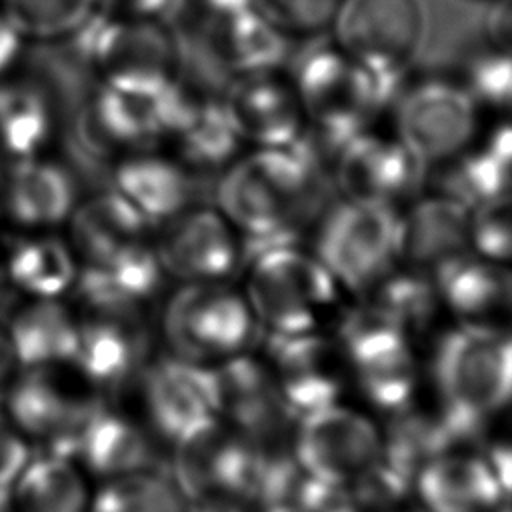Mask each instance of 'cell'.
Returning <instances> with one entry per match:
<instances>
[{"instance_id": "6da1fadb", "label": "cell", "mask_w": 512, "mask_h": 512, "mask_svg": "<svg viewBox=\"0 0 512 512\" xmlns=\"http://www.w3.org/2000/svg\"><path fill=\"white\" fill-rule=\"evenodd\" d=\"M324 178L294 148H244L216 178L214 206L248 248L294 234L318 200Z\"/></svg>"}, {"instance_id": "7a4b0ae2", "label": "cell", "mask_w": 512, "mask_h": 512, "mask_svg": "<svg viewBox=\"0 0 512 512\" xmlns=\"http://www.w3.org/2000/svg\"><path fill=\"white\" fill-rule=\"evenodd\" d=\"M64 226L80 264L78 280L136 302L156 292L164 272L154 226L112 188L78 200Z\"/></svg>"}, {"instance_id": "3957f363", "label": "cell", "mask_w": 512, "mask_h": 512, "mask_svg": "<svg viewBox=\"0 0 512 512\" xmlns=\"http://www.w3.org/2000/svg\"><path fill=\"white\" fill-rule=\"evenodd\" d=\"M242 272V292L268 334L316 330L342 292L316 252L296 240L250 246Z\"/></svg>"}, {"instance_id": "277c9868", "label": "cell", "mask_w": 512, "mask_h": 512, "mask_svg": "<svg viewBox=\"0 0 512 512\" xmlns=\"http://www.w3.org/2000/svg\"><path fill=\"white\" fill-rule=\"evenodd\" d=\"M306 130L334 148L376 124L392 90L332 42L308 48L290 72Z\"/></svg>"}, {"instance_id": "5b68a950", "label": "cell", "mask_w": 512, "mask_h": 512, "mask_svg": "<svg viewBox=\"0 0 512 512\" xmlns=\"http://www.w3.org/2000/svg\"><path fill=\"white\" fill-rule=\"evenodd\" d=\"M76 36L96 84L162 94L182 82L184 52L172 22L94 16Z\"/></svg>"}, {"instance_id": "8992f818", "label": "cell", "mask_w": 512, "mask_h": 512, "mask_svg": "<svg viewBox=\"0 0 512 512\" xmlns=\"http://www.w3.org/2000/svg\"><path fill=\"white\" fill-rule=\"evenodd\" d=\"M94 388L74 364L26 368L2 392V408L32 450L74 458L84 428L102 408Z\"/></svg>"}, {"instance_id": "52a82bcc", "label": "cell", "mask_w": 512, "mask_h": 512, "mask_svg": "<svg viewBox=\"0 0 512 512\" xmlns=\"http://www.w3.org/2000/svg\"><path fill=\"white\" fill-rule=\"evenodd\" d=\"M428 32L422 0H340L330 42L394 90L420 56Z\"/></svg>"}, {"instance_id": "ba28073f", "label": "cell", "mask_w": 512, "mask_h": 512, "mask_svg": "<svg viewBox=\"0 0 512 512\" xmlns=\"http://www.w3.org/2000/svg\"><path fill=\"white\" fill-rule=\"evenodd\" d=\"M312 250L342 290L366 294L400 264V210L338 200L322 218Z\"/></svg>"}, {"instance_id": "9c48e42d", "label": "cell", "mask_w": 512, "mask_h": 512, "mask_svg": "<svg viewBox=\"0 0 512 512\" xmlns=\"http://www.w3.org/2000/svg\"><path fill=\"white\" fill-rule=\"evenodd\" d=\"M434 380L444 408L490 416L510 398V338L494 324L462 322L434 354Z\"/></svg>"}, {"instance_id": "30bf717a", "label": "cell", "mask_w": 512, "mask_h": 512, "mask_svg": "<svg viewBox=\"0 0 512 512\" xmlns=\"http://www.w3.org/2000/svg\"><path fill=\"white\" fill-rule=\"evenodd\" d=\"M480 128L482 112L458 78H422L394 106L392 130L424 168L452 158Z\"/></svg>"}, {"instance_id": "8fae6325", "label": "cell", "mask_w": 512, "mask_h": 512, "mask_svg": "<svg viewBox=\"0 0 512 512\" xmlns=\"http://www.w3.org/2000/svg\"><path fill=\"white\" fill-rule=\"evenodd\" d=\"M256 324L244 292L228 282L180 284L164 312L168 340L192 362L236 354Z\"/></svg>"}, {"instance_id": "7c38bea8", "label": "cell", "mask_w": 512, "mask_h": 512, "mask_svg": "<svg viewBox=\"0 0 512 512\" xmlns=\"http://www.w3.org/2000/svg\"><path fill=\"white\" fill-rule=\"evenodd\" d=\"M330 178L342 200L400 210L424 188L426 168L392 128L372 124L340 144Z\"/></svg>"}, {"instance_id": "4fadbf2b", "label": "cell", "mask_w": 512, "mask_h": 512, "mask_svg": "<svg viewBox=\"0 0 512 512\" xmlns=\"http://www.w3.org/2000/svg\"><path fill=\"white\" fill-rule=\"evenodd\" d=\"M154 250L164 276L180 284L228 282L242 270L248 244L214 204H190L154 228Z\"/></svg>"}, {"instance_id": "5bb4252c", "label": "cell", "mask_w": 512, "mask_h": 512, "mask_svg": "<svg viewBox=\"0 0 512 512\" xmlns=\"http://www.w3.org/2000/svg\"><path fill=\"white\" fill-rule=\"evenodd\" d=\"M158 148L192 180L218 178L244 150L222 96L188 90L182 82L168 94Z\"/></svg>"}, {"instance_id": "9a60e30c", "label": "cell", "mask_w": 512, "mask_h": 512, "mask_svg": "<svg viewBox=\"0 0 512 512\" xmlns=\"http://www.w3.org/2000/svg\"><path fill=\"white\" fill-rule=\"evenodd\" d=\"M174 88L162 94H136L94 84L76 114L78 144L92 158L110 164L158 148L166 100Z\"/></svg>"}, {"instance_id": "2e32d148", "label": "cell", "mask_w": 512, "mask_h": 512, "mask_svg": "<svg viewBox=\"0 0 512 512\" xmlns=\"http://www.w3.org/2000/svg\"><path fill=\"white\" fill-rule=\"evenodd\" d=\"M380 454V436L362 414L330 404L302 418L296 460L310 478L338 486L350 484L378 462Z\"/></svg>"}, {"instance_id": "e0dca14e", "label": "cell", "mask_w": 512, "mask_h": 512, "mask_svg": "<svg viewBox=\"0 0 512 512\" xmlns=\"http://www.w3.org/2000/svg\"><path fill=\"white\" fill-rule=\"evenodd\" d=\"M222 102L244 148H292L304 134L302 106L282 68L230 80Z\"/></svg>"}, {"instance_id": "ac0fdd59", "label": "cell", "mask_w": 512, "mask_h": 512, "mask_svg": "<svg viewBox=\"0 0 512 512\" xmlns=\"http://www.w3.org/2000/svg\"><path fill=\"white\" fill-rule=\"evenodd\" d=\"M512 186V130L498 118L452 158L426 168L424 188L436 190L462 206L476 208L484 202L510 198Z\"/></svg>"}, {"instance_id": "d6986e66", "label": "cell", "mask_w": 512, "mask_h": 512, "mask_svg": "<svg viewBox=\"0 0 512 512\" xmlns=\"http://www.w3.org/2000/svg\"><path fill=\"white\" fill-rule=\"evenodd\" d=\"M144 404L156 430L176 442L218 412L214 372L192 360L156 362L144 378Z\"/></svg>"}, {"instance_id": "ffe728a7", "label": "cell", "mask_w": 512, "mask_h": 512, "mask_svg": "<svg viewBox=\"0 0 512 512\" xmlns=\"http://www.w3.org/2000/svg\"><path fill=\"white\" fill-rule=\"evenodd\" d=\"M468 216L460 202L422 188L400 208V260L432 274L468 250Z\"/></svg>"}, {"instance_id": "44dd1931", "label": "cell", "mask_w": 512, "mask_h": 512, "mask_svg": "<svg viewBox=\"0 0 512 512\" xmlns=\"http://www.w3.org/2000/svg\"><path fill=\"white\" fill-rule=\"evenodd\" d=\"M0 188L10 220L30 232L66 224L78 202L72 174L42 154L18 158Z\"/></svg>"}, {"instance_id": "7402d4cb", "label": "cell", "mask_w": 512, "mask_h": 512, "mask_svg": "<svg viewBox=\"0 0 512 512\" xmlns=\"http://www.w3.org/2000/svg\"><path fill=\"white\" fill-rule=\"evenodd\" d=\"M196 38L228 82L280 70L288 46V40L256 8L218 20Z\"/></svg>"}, {"instance_id": "603a6c76", "label": "cell", "mask_w": 512, "mask_h": 512, "mask_svg": "<svg viewBox=\"0 0 512 512\" xmlns=\"http://www.w3.org/2000/svg\"><path fill=\"white\" fill-rule=\"evenodd\" d=\"M192 178L160 148L112 164V190L154 228L192 204Z\"/></svg>"}, {"instance_id": "cb8c5ba5", "label": "cell", "mask_w": 512, "mask_h": 512, "mask_svg": "<svg viewBox=\"0 0 512 512\" xmlns=\"http://www.w3.org/2000/svg\"><path fill=\"white\" fill-rule=\"evenodd\" d=\"M20 370L72 364L78 346V316L62 300L26 298L4 322Z\"/></svg>"}, {"instance_id": "d4e9b609", "label": "cell", "mask_w": 512, "mask_h": 512, "mask_svg": "<svg viewBox=\"0 0 512 512\" xmlns=\"http://www.w3.org/2000/svg\"><path fill=\"white\" fill-rule=\"evenodd\" d=\"M438 302L464 322L492 324L490 318L510 306L512 280L508 264L492 262L470 250L440 264L432 274Z\"/></svg>"}, {"instance_id": "484cf974", "label": "cell", "mask_w": 512, "mask_h": 512, "mask_svg": "<svg viewBox=\"0 0 512 512\" xmlns=\"http://www.w3.org/2000/svg\"><path fill=\"white\" fill-rule=\"evenodd\" d=\"M2 264L16 294L38 300H62L80 274L68 238L56 230H34L16 238Z\"/></svg>"}, {"instance_id": "4316f807", "label": "cell", "mask_w": 512, "mask_h": 512, "mask_svg": "<svg viewBox=\"0 0 512 512\" xmlns=\"http://www.w3.org/2000/svg\"><path fill=\"white\" fill-rule=\"evenodd\" d=\"M416 488L430 512H490L508 490L488 460L436 456L416 474Z\"/></svg>"}, {"instance_id": "83f0119b", "label": "cell", "mask_w": 512, "mask_h": 512, "mask_svg": "<svg viewBox=\"0 0 512 512\" xmlns=\"http://www.w3.org/2000/svg\"><path fill=\"white\" fill-rule=\"evenodd\" d=\"M14 512H86L88 488L76 458L36 450L8 488Z\"/></svg>"}, {"instance_id": "f1b7e54d", "label": "cell", "mask_w": 512, "mask_h": 512, "mask_svg": "<svg viewBox=\"0 0 512 512\" xmlns=\"http://www.w3.org/2000/svg\"><path fill=\"white\" fill-rule=\"evenodd\" d=\"M74 458L92 474L114 478L146 470L152 460V446L144 430L102 406L84 428Z\"/></svg>"}, {"instance_id": "f546056e", "label": "cell", "mask_w": 512, "mask_h": 512, "mask_svg": "<svg viewBox=\"0 0 512 512\" xmlns=\"http://www.w3.org/2000/svg\"><path fill=\"white\" fill-rule=\"evenodd\" d=\"M54 106L32 84H0V150L18 158L42 154L54 134Z\"/></svg>"}, {"instance_id": "4dcf8cb0", "label": "cell", "mask_w": 512, "mask_h": 512, "mask_svg": "<svg viewBox=\"0 0 512 512\" xmlns=\"http://www.w3.org/2000/svg\"><path fill=\"white\" fill-rule=\"evenodd\" d=\"M86 512H184L182 492L158 472L136 470L108 478L88 500Z\"/></svg>"}, {"instance_id": "1f68e13d", "label": "cell", "mask_w": 512, "mask_h": 512, "mask_svg": "<svg viewBox=\"0 0 512 512\" xmlns=\"http://www.w3.org/2000/svg\"><path fill=\"white\" fill-rule=\"evenodd\" d=\"M362 296L400 322L404 330L426 324L440 304L432 276L404 262L396 264Z\"/></svg>"}, {"instance_id": "d6a6232c", "label": "cell", "mask_w": 512, "mask_h": 512, "mask_svg": "<svg viewBox=\"0 0 512 512\" xmlns=\"http://www.w3.org/2000/svg\"><path fill=\"white\" fill-rule=\"evenodd\" d=\"M2 14L24 40L76 36L96 14V0H0Z\"/></svg>"}, {"instance_id": "836d02e7", "label": "cell", "mask_w": 512, "mask_h": 512, "mask_svg": "<svg viewBox=\"0 0 512 512\" xmlns=\"http://www.w3.org/2000/svg\"><path fill=\"white\" fill-rule=\"evenodd\" d=\"M480 112L506 114L512 102V58L510 52L484 46L472 54L458 78Z\"/></svg>"}, {"instance_id": "e575fe53", "label": "cell", "mask_w": 512, "mask_h": 512, "mask_svg": "<svg viewBox=\"0 0 512 512\" xmlns=\"http://www.w3.org/2000/svg\"><path fill=\"white\" fill-rule=\"evenodd\" d=\"M340 0H256V10L286 40L316 38L330 30Z\"/></svg>"}, {"instance_id": "d590c367", "label": "cell", "mask_w": 512, "mask_h": 512, "mask_svg": "<svg viewBox=\"0 0 512 512\" xmlns=\"http://www.w3.org/2000/svg\"><path fill=\"white\" fill-rule=\"evenodd\" d=\"M468 250L492 262L508 264L512 254V202L500 198L470 208Z\"/></svg>"}, {"instance_id": "8d00e7d4", "label": "cell", "mask_w": 512, "mask_h": 512, "mask_svg": "<svg viewBox=\"0 0 512 512\" xmlns=\"http://www.w3.org/2000/svg\"><path fill=\"white\" fill-rule=\"evenodd\" d=\"M250 8H256V0H178L174 18L194 34H200L214 22Z\"/></svg>"}, {"instance_id": "74e56055", "label": "cell", "mask_w": 512, "mask_h": 512, "mask_svg": "<svg viewBox=\"0 0 512 512\" xmlns=\"http://www.w3.org/2000/svg\"><path fill=\"white\" fill-rule=\"evenodd\" d=\"M32 452V446L18 432L0 404V488H10Z\"/></svg>"}, {"instance_id": "f35d334b", "label": "cell", "mask_w": 512, "mask_h": 512, "mask_svg": "<svg viewBox=\"0 0 512 512\" xmlns=\"http://www.w3.org/2000/svg\"><path fill=\"white\" fill-rule=\"evenodd\" d=\"M178 0H96V14L112 20L172 22Z\"/></svg>"}, {"instance_id": "ab89813d", "label": "cell", "mask_w": 512, "mask_h": 512, "mask_svg": "<svg viewBox=\"0 0 512 512\" xmlns=\"http://www.w3.org/2000/svg\"><path fill=\"white\" fill-rule=\"evenodd\" d=\"M484 42L490 48L510 52L512 42V6L510 0H494L486 4Z\"/></svg>"}, {"instance_id": "60d3db41", "label": "cell", "mask_w": 512, "mask_h": 512, "mask_svg": "<svg viewBox=\"0 0 512 512\" xmlns=\"http://www.w3.org/2000/svg\"><path fill=\"white\" fill-rule=\"evenodd\" d=\"M22 44L24 38L0 10V76L16 64L22 52Z\"/></svg>"}, {"instance_id": "b9f144b4", "label": "cell", "mask_w": 512, "mask_h": 512, "mask_svg": "<svg viewBox=\"0 0 512 512\" xmlns=\"http://www.w3.org/2000/svg\"><path fill=\"white\" fill-rule=\"evenodd\" d=\"M20 366L14 354V348L10 344V338L6 334L4 324H0V392L6 390V386L14 380Z\"/></svg>"}, {"instance_id": "7bdbcfd3", "label": "cell", "mask_w": 512, "mask_h": 512, "mask_svg": "<svg viewBox=\"0 0 512 512\" xmlns=\"http://www.w3.org/2000/svg\"><path fill=\"white\" fill-rule=\"evenodd\" d=\"M16 298H18V294H16V290L12 288V284L8 282L4 264H2V260H0V316H6V314L18 304Z\"/></svg>"}, {"instance_id": "ee69618b", "label": "cell", "mask_w": 512, "mask_h": 512, "mask_svg": "<svg viewBox=\"0 0 512 512\" xmlns=\"http://www.w3.org/2000/svg\"><path fill=\"white\" fill-rule=\"evenodd\" d=\"M0 512H14L8 488H0Z\"/></svg>"}, {"instance_id": "f6af8a7d", "label": "cell", "mask_w": 512, "mask_h": 512, "mask_svg": "<svg viewBox=\"0 0 512 512\" xmlns=\"http://www.w3.org/2000/svg\"><path fill=\"white\" fill-rule=\"evenodd\" d=\"M2 180H4V162H2V150H0V186H2Z\"/></svg>"}, {"instance_id": "bcb514c9", "label": "cell", "mask_w": 512, "mask_h": 512, "mask_svg": "<svg viewBox=\"0 0 512 512\" xmlns=\"http://www.w3.org/2000/svg\"><path fill=\"white\" fill-rule=\"evenodd\" d=\"M464 2H470V4H490V2H494V0H464Z\"/></svg>"}, {"instance_id": "7dc6e473", "label": "cell", "mask_w": 512, "mask_h": 512, "mask_svg": "<svg viewBox=\"0 0 512 512\" xmlns=\"http://www.w3.org/2000/svg\"><path fill=\"white\" fill-rule=\"evenodd\" d=\"M496 512H510V510H508V506H506V504H504V506H500V510H498V508H496Z\"/></svg>"}]
</instances>
